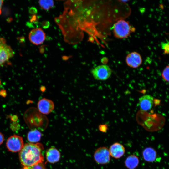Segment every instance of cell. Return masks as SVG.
I'll list each match as a JSON object with an SVG mask.
<instances>
[{
	"mask_svg": "<svg viewBox=\"0 0 169 169\" xmlns=\"http://www.w3.org/2000/svg\"><path fill=\"white\" fill-rule=\"evenodd\" d=\"M44 149L40 143L26 144L20 151L19 158L24 166H29L43 163L44 158L42 153Z\"/></svg>",
	"mask_w": 169,
	"mask_h": 169,
	"instance_id": "6da1fadb",
	"label": "cell"
},
{
	"mask_svg": "<svg viewBox=\"0 0 169 169\" xmlns=\"http://www.w3.org/2000/svg\"><path fill=\"white\" fill-rule=\"evenodd\" d=\"M131 28L129 23L124 20L118 21L113 26L115 36L119 38L127 37L130 34Z\"/></svg>",
	"mask_w": 169,
	"mask_h": 169,
	"instance_id": "7a4b0ae2",
	"label": "cell"
},
{
	"mask_svg": "<svg viewBox=\"0 0 169 169\" xmlns=\"http://www.w3.org/2000/svg\"><path fill=\"white\" fill-rule=\"evenodd\" d=\"M10 46L7 44L6 40L0 38V66L3 64L14 55Z\"/></svg>",
	"mask_w": 169,
	"mask_h": 169,
	"instance_id": "3957f363",
	"label": "cell"
},
{
	"mask_svg": "<svg viewBox=\"0 0 169 169\" xmlns=\"http://www.w3.org/2000/svg\"><path fill=\"white\" fill-rule=\"evenodd\" d=\"M94 78L97 80H105L110 76L112 71L110 67L106 65H99L91 71Z\"/></svg>",
	"mask_w": 169,
	"mask_h": 169,
	"instance_id": "277c9868",
	"label": "cell"
},
{
	"mask_svg": "<svg viewBox=\"0 0 169 169\" xmlns=\"http://www.w3.org/2000/svg\"><path fill=\"white\" fill-rule=\"evenodd\" d=\"M6 146L8 150L11 152H15L20 151L24 146L23 139L18 135L12 136L8 139Z\"/></svg>",
	"mask_w": 169,
	"mask_h": 169,
	"instance_id": "5b68a950",
	"label": "cell"
},
{
	"mask_svg": "<svg viewBox=\"0 0 169 169\" xmlns=\"http://www.w3.org/2000/svg\"><path fill=\"white\" fill-rule=\"evenodd\" d=\"M110 156L109 149L105 147H101L96 150L94 155V157L98 164H106L110 162Z\"/></svg>",
	"mask_w": 169,
	"mask_h": 169,
	"instance_id": "8992f818",
	"label": "cell"
},
{
	"mask_svg": "<svg viewBox=\"0 0 169 169\" xmlns=\"http://www.w3.org/2000/svg\"><path fill=\"white\" fill-rule=\"evenodd\" d=\"M37 107L40 113L43 114L47 115L51 113L54 110V105L52 100L43 98L38 101Z\"/></svg>",
	"mask_w": 169,
	"mask_h": 169,
	"instance_id": "52a82bcc",
	"label": "cell"
},
{
	"mask_svg": "<svg viewBox=\"0 0 169 169\" xmlns=\"http://www.w3.org/2000/svg\"><path fill=\"white\" fill-rule=\"evenodd\" d=\"M45 38V34L40 28L32 29L30 32L29 38L30 42L36 45L41 44Z\"/></svg>",
	"mask_w": 169,
	"mask_h": 169,
	"instance_id": "ba28073f",
	"label": "cell"
},
{
	"mask_svg": "<svg viewBox=\"0 0 169 169\" xmlns=\"http://www.w3.org/2000/svg\"><path fill=\"white\" fill-rule=\"evenodd\" d=\"M126 62L128 66L136 68L141 65L142 59L141 55L138 53L133 52L127 55L126 58Z\"/></svg>",
	"mask_w": 169,
	"mask_h": 169,
	"instance_id": "9c48e42d",
	"label": "cell"
},
{
	"mask_svg": "<svg viewBox=\"0 0 169 169\" xmlns=\"http://www.w3.org/2000/svg\"><path fill=\"white\" fill-rule=\"evenodd\" d=\"M109 150L110 155L115 159H119L122 157L125 151L124 146L118 142H115L111 145Z\"/></svg>",
	"mask_w": 169,
	"mask_h": 169,
	"instance_id": "30bf717a",
	"label": "cell"
},
{
	"mask_svg": "<svg viewBox=\"0 0 169 169\" xmlns=\"http://www.w3.org/2000/svg\"><path fill=\"white\" fill-rule=\"evenodd\" d=\"M153 97L150 95H143L139 99V103L141 110L146 111L151 110L153 105Z\"/></svg>",
	"mask_w": 169,
	"mask_h": 169,
	"instance_id": "8fae6325",
	"label": "cell"
},
{
	"mask_svg": "<svg viewBox=\"0 0 169 169\" xmlns=\"http://www.w3.org/2000/svg\"><path fill=\"white\" fill-rule=\"evenodd\" d=\"M46 157L48 161L51 163L58 161L60 158L59 152L56 148L51 147L46 152Z\"/></svg>",
	"mask_w": 169,
	"mask_h": 169,
	"instance_id": "7c38bea8",
	"label": "cell"
},
{
	"mask_svg": "<svg viewBox=\"0 0 169 169\" xmlns=\"http://www.w3.org/2000/svg\"><path fill=\"white\" fill-rule=\"evenodd\" d=\"M142 156L145 161L148 162H152L155 160L157 153L154 148L148 147L145 148L143 151Z\"/></svg>",
	"mask_w": 169,
	"mask_h": 169,
	"instance_id": "4fadbf2b",
	"label": "cell"
},
{
	"mask_svg": "<svg viewBox=\"0 0 169 169\" xmlns=\"http://www.w3.org/2000/svg\"><path fill=\"white\" fill-rule=\"evenodd\" d=\"M139 162L137 156L134 155L128 156L125 160V166L128 169H135L138 166Z\"/></svg>",
	"mask_w": 169,
	"mask_h": 169,
	"instance_id": "5bb4252c",
	"label": "cell"
},
{
	"mask_svg": "<svg viewBox=\"0 0 169 169\" xmlns=\"http://www.w3.org/2000/svg\"><path fill=\"white\" fill-rule=\"evenodd\" d=\"M41 136V132L38 130L35 129L28 132L27 135L28 140L31 143H36L38 142Z\"/></svg>",
	"mask_w": 169,
	"mask_h": 169,
	"instance_id": "9a60e30c",
	"label": "cell"
},
{
	"mask_svg": "<svg viewBox=\"0 0 169 169\" xmlns=\"http://www.w3.org/2000/svg\"><path fill=\"white\" fill-rule=\"evenodd\" d=\"M39 3L40 7L45 10H49L54 5L53 1L50 0H40Z\"/></svg>",
	"mask_w": 169,
	"mask_h": 169,
	"instance_id": "2e32d148",
	"label": "cell"
},
{
	"mask_svg": "<svg viewBox=\"0 0 169 169\" xmlns=\"http://www.w3.org/2000/svg\"><path fill=\"white\" fill-rule=\"evenodd\" d=\"M163 79L166 81L169 82V66H166L162 73Z\"/></svg>",
	"mask_w": 169,
	"mask_h": 169,
	"instance_id": "e0dca14e",
	"label": "cell"
},
{
	"mask_svg": "<svg viewBox=\"0 0 169 169\" xmlns=\"http://www.w3.org/2000/svg\"><path fill=\"white\" fill-rule=\"evenodd\" d=\"M23 169H46L43 163L29 166H24Z\"/></svg>",
	"mask_w": 169,
	"mask_h": 169,
	"instance_id": "ac0fdd59",
	"label": "cell"
},
{
	"mask_svg": "<svg viewBox=\"0 0 169 169\" xmlns=\"http://www.w3.org/2000/svg\"><path fill=\"white\" fill-rule=\"evenodd\" d=\"M165 54H169V43H164L162 45Z\"/></svg>",
	"mask_w": 169,
	"mask_h": 169,
	"instance_id": "d6986e66",
	"label": "cell"
},
{
	"mask_svg": "<svg viewBox=\"0 0 169 169\" xmlns=\"http://www.w3.org/2000/svg\"><path fill=\"white\" fill-rule=\"evenodd\" d=\"M99 129L102 132H105L108 129L107 125H100L99 126Z\"/></svg>",
	"mask_w": 169,
	"mask_h": 169,
	"instance_id": "ffe728a7",
	"label": "cell"
},
{
	"mask_svg": "<svg viewBox=\"0 0 169 169\" xmlns=\"http://www.w3.org/2000/svg\"><path fill=\"white\" fill-rule=\"evenodd\" d=\"M4 137L3 135L0 132V145L3 142Z\"/></svg>",
	"mask_w": 169,
	"mask_h": 169,
	"instance_id": "44dd1931",
	"label": "cell"
},
{
	"mask_svg": "<svg viewBox=\"0 0 169 169\" xmlns=\"http://www.w3.org/2000/svg\"><path fill=\"white\" fill-rule=\"evenodd\" d=\"M3 3V1L0 0V15L2 13V7Z\"/></svg>",
	"mask_w": 169,
	"mask_h": 169,
	"instance_id": "7402d4cb",
	"label": "cell"
}]
</instances>
